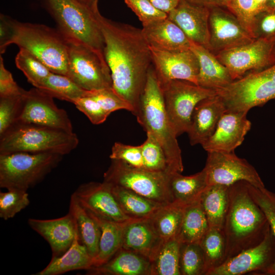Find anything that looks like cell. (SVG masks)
I'll return each mask as SVG.
<instances>
[{"label":"cell","instance_id":"cell-32","mask_svg":"<svg viewBox=\"0 0 275 275\" xmlns=\"http://www.w3.org/2000/svg\"><path fill=\"white\" fill-rule=\"evenodd\" d=\"M209 228L200 199L185 206L177 238L181 243H199Z\"/></svg>","mask_w":275,"mask_h":275},{"label":"cell","instance_id":"cell-51","mask_svg":"<svg viewBox=\"0 0 275 275\" xmlns=\"http://www.w3.org/2000/svg\"><path fill=\"white\" fill-rule=\"evenodd\" d=\"M157 9L168 14L181 0H149Z\"/></svg>","mask_w":275,"mask_h":275},{"label":"cell","instance_id":"cell-18","mask_svg":"<svg viewBox=\"0 0 275 275\" xmlns=\"http://www.w3.org/2000/svg\"><path fill=\"white\" fill-rule=\"evenodd\" d=\"M248 112L227 110L212 135L201 146L207 152L231 153L241 145L251 128Z\"/></svg>","mask_w":275,"mask_h":275},{"label":"cell","instance_id":"cell-12","mask_svg":"<svg viewBox=\"0 0 275 275\" xmlns=\"http://www.w3.org/2000/svg\"><path fill=\"white\" fill-rule=\"evenodd\" d=\"M16 123L73 132L67 113L57 106L52 97L35 87L26 91L23 89L20 110Z\"/></svg>","mask_w":275,"mask_h":275},{"label":"cell","instance_id":"cell-33","mask_svg":"<svg viewBox=\"0 0 275 275\" xmlns=\"http://www.w3.org/2000/svg\"><path fill=\"white\" fill-rule=\"evenodd\" d=\"M185 206L172 202L161 206L148 219L152 227L163 240L176 238L178 235Z\"/></svg>","mask_w":275,"mask_h":275},{"label":"cell","instance_id":"cell-54","mask_svg":"<svg viewBox=\"0 0 275 275\" xmlns=\"http://www.w3.org/2000/svg\"><path fill=\"white\" fill-rule=\"evenodd\" d=\"M258 12L263 10L267 0H254Z\"/></svg>","mask_w":275,"mask_h":275},{"label":"cell","instance_id":"cell-2","mask_svg":"<svg viewBox=\"0 0 275 275\" xmlns=\"http://www.w3.org/2000/svg\"><path fill=\"white\" fill-rule=\"evenodd\" d=\"M248 182L229 186V204L222 228L226 246V260L259 244L270 229L268 220L252 197Z\"/></svg>","mask_w":275,"mask_h":275},{"label":"cell","instance_id":"cell-13","mask_svg":"<svg viewBox=\"0 0 275 275\" xmlns=\"http://www.w3.org/2000/svg\"><path fill=\"white\" fill-rule=\"evenodd\" d=\"M275 262V237L270 229L259 244L227 259L206 275H241L248 273L269 275Z\"/></svg>","mask_w":275,"mask_h":275},{"label":"cell","instance_id":"cell-39","mask_svg":"<svg viewBox=\"0 0 275 275\" xmlns=\"http://www.w3.org/2000/svg\"><path fill=\"white\" fill-rule=\"evenodd\" d=\"M144 169L155 172H169L164 151L154 136L147 133V138L141 145Z\"/></svg>","mask_w":275,"mask_h":275},{"label":"cell","instance_id":"cell-17","mask_svg":"<svg viewBox=\"0 0 275 275\" xmlns=\"http://www.w3.org/2000/svg\"><path fill=\"white\" fill-rule=\"evenodd\" d=\"M72 195L82 207L98 216L122 223L135 220L123 213L112 191L110 184L106 182L82 184Z\"/></svg>","mask_w":275,"mask_h":275},{"label":"cell","instance_id":"cell-28","mask_svg":"<svg viewBox=\"0 0 275 275\" xmlns=\"http://www.w3.org/2000/svg\"><path fill=\"white\" fill-rule=\"evenodd\" d=\"M87 211L101 229L99 251L93 266H98L107 262L122 248L124 228L126 223L113 221Z\"/></svg>","mask_w":275,"mask_h":275},{"label":"cell","instance_id":"cell-5","mask_svg":"<svg viewBox=\"0 0 275 275\" xmlns=\"http://www.w3.org/2000/svg\"><path fill=\"white\" fill-rule=\"evenodd\" d=\"M73 132L32 124L16 123L0 136V154L15 152L67 155L78 146Z\"/></svg>","mask_w":275,"mask_h":275},{"label":"cell","instance_id":"cell-9","mask_svg":"<svg viewBox=\"0 0 275 275\" xmlns=\"http://www.w3.org/2000/svg\"><path fill=\"white\" fill-rule=\"evenodd\" d=\"M67 76L84 90L113 88L109 68L104 58L88 46L67 40Z\"/></svg>","mask_w":275,"mask_h":275},{"label":"cell","instance_id":"cell-31","mask_svg":"<svg viewBox=\"0 0 275 275\" xmlns=\"http://www.w3.org/2000/svg\"><path fill=\"white\" fill-rule=\"evenodd\" d=\"M69 211L75 217L79 241L86 248L94 260L98 253L101 237V229L99 225L72 195Z\"/></svg>","mask_w":275,"mask_h":275},{"label":"cell","instance_id":"cell-47","mask_svg":"<svg viewBox=\"0 0 275 275\" xmlns=\"http://www.w3.org/2000/svg\"><path fill=\"white\" fill-rule=\"evenodd\" d=\"M124 1L127 7L138 16L142 25L168 17V14L156 8L149 0Z\"/></svg>","mask_w":275,"mask_h":275},{"label":"cell","instance_id":"cell-30","mask_svg":"<svg viewBox=\"0 0 275 275\" xmlns=\"http://www.w3.org/2000/svg\"><path fill=\"white\" fill-rule=\"evenodd\" d=\"M200 201L209 227L222 229L228 207L229 186L208 185Z\"/></svg>","mask_w":275,"mask_h":275},{"label":"cell","instance_id":"cell-48","mask_svg":"<svg viewBox=\"0 0 275 275\" xmlns=\"http://www.w3.org/2000/svg\"><path fill=\"white\" fill-rule=\"evenodd\" d=\"M73 104L93 124L103 123L109 116L96 100L89 96L78 98Z\"/></svg>","mask_w":275,"mask_h":275},{"label":"cell","instance_id":"cell-42","mask_svg":"<svg viewBox=\"0 0 275 275\" xmlns=\"http://www.w3.org/2000/svg\"><path fill=\"white\" fill-rule=\"evenodd\" d=\"M87 96L96 100L109 115L120 109H125L132 113L133 111L132 106L121 98L113 88L88 91Z\"/></svg>","mask_w":275,"mask_h":275},{"label":"cell","instance_id":"cell-20","mask_svg":"<svg viewBox=\"0 0 275 275\" xmlns=\"http://www.w3.org/2000/svg\"><path fill=\"white\" fill-rule=\"evenodd\" d=\"M227 110L218 94L200 101L191 114L188 134L191 145H202L212 135L224 113Z\"/></svg>","mask_w":275,"mask_h":275},{"label":"cell","instance_id":"cell-53","mask_svg":"<svg viewBox=\"0 0 275 275\" xmlns=\"http://www.w3.org/2000/svg\"><path fill=\"white\" fill-rule=\"evenodd\" d=\"M263 70L275 82V63L270 67Z\"/></svg>","mask_w":275,"mask_h":275},{"label":"cell","instance_id":"cell-8","mask_svg":"<svg viewBox=\"0 0 275 275\" xmlns=\"http://www.w3.org/2000/svg\"><path fill=\"white\" fill-rule=\"evenodd\" d=\"M111 160L103 181L130 189L161 205L173 202L168 184L169 172L138 169L119 160Z\"/></svg>","mask_w":275,"mask_h":275},{"label":"cell","instance_id":"cell-1","mask_svg":"<svg viewBox=\"0 0 275 275\" xmlns=\"http://www.w3.org/2000/svg\"><path fill=\"white\" fill-rule=\"evenodd\" d=\"M104 41V54L114 91L132 107L134 114L152 65L149 45L142 29L97 14Z\"/></svg>","mask_w":275,"mask_h":275},{"label":"cell","instance_id":"cell-55","mask_svg":"<svg viewBox=\"0 0 275 275\" xmlns=\"http://www.w3.org/2000/svg\"><path fill=\"white\" fill-rule=\"evenodd\" d=\"M264 9L275 10V0H267Z\"/></svg>","mask_w":275,"mask_h":275},{"label":"cell","instance_id":"cell-7","mask_svg":"<svg viewBox=\"0 0 275 275\" xmlns=\"http://www.w3.org/2000/svg\"><path fill=\"white\" fill-rule=\"evenodd\" d=\"M63 157L53 153L0 154V187L27 191L41 182Z\"/></svg>","mask_w":275,"mask_h":275},{"label":"cell","instance_id":"cell-37","mask_svg":"<svg viewBox=\"0 0 275 275\" xmlns=\"http://www.w3.org/2000/svg\"><path fill=\"white\" fill-rule=\"evenodd\" d=\"M15 62L28 82L35 88H38L52 72L36 57L22 48H19Z\"/></svg>","mask_w":275,"mask_h":275},{"label":"cell","instance_id":"cell-43","mask_svg":"<svg viewBox=\"0 0 275 275\" xmlns=\"http://www.w3.org/2000/svg\"><path fill=\"white\" fill-rule=\"evenodd\" d=\"M225 8L236 17L252 36L253 21L258 13L254 0H227Z\"/></svg>","mask_w":275,"mask_h":275},{"label":"cell","instance_id":"cell-29","mask_svg":"<svg viewBox=\"0 0 275 275\" xmlns=\"http://www.w3.org/2000/svg\"><path fill=\"white\" fill-rule=\"evenodd\" d=\"M110 185L112 191L121 210L131 219H148L164 205L150 200L130 189Z\"/></svg>","mask_w":275,"mask_h":275},{"label":"cell","instance_id":"cell-11","mask_svg":"<svg viewBox=\"0 0 275 275\" xmlns=\"http://www.w3.org/2000/svg\"><path fill=\"white\" fill-rule=\"evenodd\" d=\"M215 55L235 80L249 72L264 70L275 63V40L255 39Z\"/></svg>","mask_w":275,"mask_h":275},{"label":"cell","instance_id":"cell-19","mask_svg":"<svg viewBox=\"0 0 275 275\" xmlns=\"http://www.w3.org/2000/svg\"><path fill=\"white\" fill-rule=\"evenodd\" d=\"M210 9L181 0L168 14L188 39L207 48L209 41V18Z\"/></svg>","mask_w":275,"mask_h":275},{"label":"cell","instance_id":"cell-3","mask_svg":"<svg viewBox=\"0 0 275 275\" xmlns=\"http://www.w3.org/2000/svg\"><path fill=\"white\" fill-rule=\"evenodd\" d=\"M133 115L146 133L153 135L163 148L168 171L182 173L184 168L178 136L165 108L161 87L152 65Z\"/></svg>","mask_w":275,"mask_h":275},{"label":"cell","instance_id":"cell-27","mask_svg":"<svg viewBox=\"0 0 275 275\" xmlns=\"http://www.w3.org/2000/svg\"><path fill=\"white\" fill-rule=\"evenodd\" d=\"M168 184L173 202L184 206L199 199L208 186L204 169L188 176H183L178 172H169Z\"/></svg>","mask_w":275,"mask_h":275},{"label":"cell","instance_id":"cell-44","mask_svg":"<svg viewBox=\"0 0 275 275\" xmlns=\"http://www.w3.org/2000/svg\"><path fill=\"white\" fill-rule=\"evenodd\" d=\"M21 94L0 97V136L16 122L21 107Z\"/></svg>","mask_w":275,"mask_h":275},{"label":"cell","instance_id":"cell-49","mask_svg":"<svg viewBox=\"0 0 275 275\" xmlns=\"http://www.w3.org/2000/svg\"><path fill=\"white\" fill-rule=\"evenodd\" d=\"M23 89L15 81L11 73L5 67L3 59L0 56V97L20 95Z\"/></svg>","mask_w":275,"mask_h":275},{"label":"cell","instance_id":"cell-52","mask_svg":"<svg viewBox=\"0 0 275 275\" xmlns=\"http://www.w3.org/2000/svg\"><path fill=\"white\" fill-rule=\"evenodd\" d=\"M197 5L212 8L214 7L226 8L227 0H186Z\"/></svg>","mask_w":275,"mask_h":275},{"label":"cell","instance_id":"cell-24","mask_svg":"<svg viewBox=\"0 0 275 275\" xmlns=\"http://www.w3.org/2000/svg\"><path fill=\"white\" fill-rule=\"evenodd\" d=\"M162 240L148 219L132 220L124 226L122 249L137 253L151 262Z\"/></svg>","mask_w":275,"mask_h":275},{"label":"cell","instance_id":"cell-16","mask_svg":"<svg viewBox=\"0 0 275 275\" xmlns=\"http://www.w3.org/2000/svg\"><path fill=\"white\" fill-rule=\"evenodd\" d=\"M149 47L152 65L160 83L177 79L198 85L199 62L190 49L168 51Z\"/></svg>","mask_w":275,"mask_h":275},{"label":"cell","instance_id":"cell-15","mask_svg":"<svg viewBox=\"0 0 275 275\" xmlns=\"http://www.w3.org/2000/svg\"><path fill=\"white\" fill-rule=\"evenodd\" d=\"M225 8L214 7L210 11L207 49L214 54L255 40L236 17Z\"/></svg>","mask_w":275,"mask_h":275},{"label":"cell","instance_id":"cell-50","mask_svg":"<svg viewBox=\"0 0 275 275\" xmlns=\"http://www.w3.org/2000/svg\"><path fill=\"white\" fill-rule=\"evenodd\" d=\"M15 19L4 14L0 15V52L4 53L12 44L15 32Z\"/></svg>","mask_w":275,"mask_h":275},{"label":"cell","instance_id":"cell-10","mask_svg":"<svg viewBox=\"0 0 275 275\" xmlns=\"http://www.w3.org/2000/svg\"><path fill=\"white\" fill-rule=\"evenodd\" d=\"M160 84L165 108L177 136L187 132L196 105L217 94L215 90L184 80H171Z\"/></svg>","mask_w":275,"mask_h":275},{"label":"cell","instance_id":"cell-56","mask_svg":"<svg viewBox=\"0 0 275 275\" xmlns=\"http://www.w3.org/2000/svg\"><path fill=\"white\" fill-rule=\"evenodd\" d=\"M82 3L90 6L95 7L98 6V0H79Z\"/></svg>","mask_w":275,"mask_h":275},{"label":"cell","instance_id":"cell-14","mask_svg":"<svg viewBox=\"0 0 275 275\" xmlns=\"http://www.w3.org/2000/svg\"><path fill=\"white\" fill-rule=\"evenodd\" d=\"M204 169L208 185L221 184L230 186L239 181H245L258 187H265L254 167L234 152H207Z\"/></svg>","mask_w":275,"mask_h":275},{"label":"cell","instance_id":"cell-40","mask_svg":"<svg viewBox=\"0 0 275 275\" xmlns=\"http://www.w3.org/2000/svg\"><path fill=\"white\" fill-rule=\"evenodd\" d=\"M30 204L27 191L10 189L0 193V217L7 220L26 208Z\"/></svg>","mask_w":275,"mask_h":275},{"label":"cell","instance_id":"cell-38","mask_svg":"<svg viewBox=\"0 0 275 275\" xmlns=\"http://www.w3.org/2000/svg\"><path fill=\"white\" fill-rule=\"evenodd\" d=\"M179 267L181 275H205V260L199 243H181Z\"/></svg>","mask_w":275,"mask_h":275},{"label":"cell","instance_id":"cell-34","mask_svg":"<svg viewBox=\"0 0 275 275\" xmlns=\"http://www.w3.org/2000/svg\"><path fill=\"white\" fill-rule=\"evenodd\" d=\"M181 242L176 238L162 240L150 262V275H181L179 267Z\"/></svg>","mask_w":275,"mask_h":275},{"label":"cell","instance_id":"cell-26","mask_svg":"<svg viewBox=\"0 0 275 275\" xmlns=\"http://www.w3.org/2000/svg\"><path fill=\"white\" fill-rule=\"evenodd\" d=\"M94 265V259L79 240L78 234L69 249L62 256H52L48 264L35 275H59L67 272L85 269Z\"/></svg>","mask_w":275,"mask_h":275},{"label":"cell","instance_id":"cell-41","mask_svg":"<svg viewBox=\"0 0 275 275\" xmlns=\"http://www.w3.org/2000/svg\"><path fill=\"white\" fill-rule=\"evenodd\" d=\"M249 191L255 201L265 214L275 237V193L265 188L248 183ZM269 275H275V262Z\"/></svg>","mask_w":275,"mask_h":275},{"label":"cell","instance_id":"cell-23","mask_svg":"<svg viewBox=\"0 0 275 275\" xmlns=\"http://www.w3.org/2000/svg\"><path fill=\"white\" fill-rule=\"evenodd\" d=\"M142 31L150 47L168 51L190 49V41L187 37L168 17L143 25Z\"/></svg>","mask_w":275,"mask_h":275},{"label":"cell","instance_id":"cell-45","mask_svg":"<svg viewBox=\"0 0 275 275\" xmlns=\"http://www.w3.org/2000/svg\"><path fill=\"white\" fill-rule=\"evenodd\" d=\"M252 36L255 39L275 40V10L264 9L255 16Z\"/></svg>","mask_w":275,"mask_h":275},{"label":"cell","instance_id":"cell-25","mask_svg":"<svg viewBox=\"0 0 275 275\" xmlns=\"http://www.w3.org/2000/svg\"><path fill=\"white\" fill-rule=\"evenodd\" d=\"M151 263L146 258L121 249L106 263L92 266L87 274L91 275H150Z\"/></svg>","mask_w":275,"mask_h":275},{"label":"cell","instance_id":"cell-36","mask_svg":"<svg viewBox=\"0 0 275 275\" xmlns=\"http://www.w3.org/2000/svg\"><path fill=\"white\" fill-rule=\"evenodd\" d=\"M199 243L204 256L206 275L226 261V241L222 229L209 227Z\"/></svg>","mask_w":275,"mask_h":275},{"label":"cell","instance_id":"cell-35","mask_svg":"<svg viewBox=\"0 0 275 275\" xmlns=\"http://www.w3.org/2000/svg\"><path fill=\"white\" fill-rule=\"evenodd\" d=\"M53 98L72 103L87 96L88 91L81 88L66 75L51 72L37 88Z\"/></svg>","mask_w":275,"mask_h":275},{"label":"cell","instance_id":"cell-4","mask_svg":"<svg viewBox=\"0 0 275 275\" xmlns=\"http://www.w3.org/2000/svg\"><path fill=\"white\" fill-rule=\"evenodd\" d=\"M37 1L67 40L83 44L105 59L104 41L97 18L98 6L90 7L79 0Z\"/></svg>","mask_w":275,"mask_h":275},{"label":"cell","instance_id":"cell-6","mask_svg":"<svg viewBox=\"0 0 275 275\" xmlns=\"http://www.w3.org/2000/svg\"><path fill=\"white\" fill-rule=\"evenodd\" d=\"M12 44L29 51L51 72L67 75V40L57 29L15 20Z\"/></svg>","mask_w":275,"mask_h":275},{"label":"cell","instance_id":"cell-46","mask_svg":"<svg viewBox=\"0 0 275 275\" xmlns=\"http://www.w3.org/2000/svg\"><path fill=\"white\" fill-rule=\"evenodd\" d=\"M109 158L133 168L144 169L141 145L131 146L116 142L112 146Z\"/></svg>","mask_w":275,"mask_h":275},{"label":"cell","instance_id":"cell-21","mask_svg":"<svg viewBox=\"0 0 275 275\" xmlns=\"http://www.w3.org/2000/svg\"><path fill=\"white\" fill-rule=\"evenodd\" d=\"M28 224L48 243L54 257L64 254L78 234L75 217L69 211L66 215L54 219L29 218Z\"/></svg>","mask_w":275,"mask_h":275},{"label":"cell","instance_id":"cell-22","mask_svg":"<svg viewBox=\"0 0 275 275\" xmlns=\"http://www.w3.org/2000/svg\"><path fill=\"white\" fill-rule=\"evenodd\" d=\"M189 41L190 49L199 62L198 85L217 91L234 81L228 69L215 54L205 47Z\"/></svg>","mask_w":275,"mask_h":275}]
</instances>
